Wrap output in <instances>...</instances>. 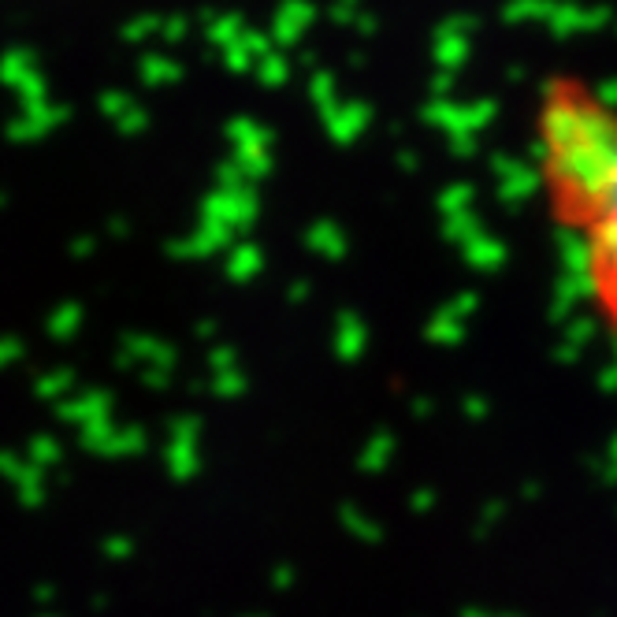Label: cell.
Here are the masks:
<instances>
[{"label":"cell","instance_id":"obj_1","mask_svg":"<svg viewBox=\"0 0 617 617\" xmlns=\"http://www.w3.org/2000/svg\"><path fill=\"white\" fill-rule=\"evenodd\" d=\"M532 168L565 238L599 197L617 153V101L580 71H554L532 101Z\"/></svg>","mask_w":617,"mask_h":617},{"label":"cell","instance_id":"obj_2","mask_svg":"<svg viewBox=\"0 0 617 617\" xmlns=\"http://www.w3.org/2000/svg\"><path fill=\"white\" fill-rule=\"evenodd\" d=\"M569 238L577 242L591 305L603 320L606 335L617 342V153L603 190Z\"/></svg>","mask_w":617,"mask_h":617}]
</instances>
